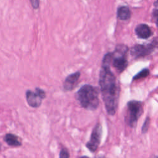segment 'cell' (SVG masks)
<instances>
[{"label":"cell","mask_w":158,"mask_h":158,"mask_svg":"<svg viewBox=\"0 0 158 158\" xmlns=\"http://www.w3.org/2000/svg\"><path fill=\"white\" fill-rule=\"evenodd\" d=\"M111 60L112 52H107L103 57L99 84L107 113L114 115L118 107L120 86L110 70Z\"/></svg>","instance_id":"cell-1"},{"label":"cell","mask_w":158,"mask_h":158,"mask_svg":"<svg viewBox=\"0 0 158 158\" xmlns=\"http://www.w3.org/2000/svg\"><path fill=\"white\" fill-rule=\"evenodd\" d=\"M76 98L80 106L86 110H94L98 107V90L91 85H83L77 92Z\"/></svg>","instance_id":"cell-2"},{"label":"cell","mask_w":158,"mask_h":158,"mask_svg":"<svg viewBox=\"0 0 158 158\" xmlns=\"http://www.w3.org/2000/svg\"><path fill=\"white\" fill-rule=\"evenodd\" d=\"M127 109L125 121L130 127L135 128L143 112V102L139 101L131 100L127 102Z\"/></svg>","instance_id":"cell-3"},{"label":"cell","mask_w":158,"mask_h":158,"mask_svg":"<svg viewBox=\"0 0 158 158\" xmlns=\"http://www.w3.org/2000/svg\"><path fill=\"white\" fill-rule=\"evenodd\" d=\"M128 48L124 44H118L116 46L114 53L112 52L111 63L118 72L123 71L128 65L127 59Z\"/></svg>","instance_id":"cell-4"},{"label":"cell","mask_w":158,"mask_h":158,"mask_svg":"<svg viewBox=\"0 0 158 158\" xmlns=\"http://www.w3.org/2000/svg\"><path fill=\"white\" fill-rule=\"evenodd\" d=\"M157 46V38L151 43L146 44H136L131 49L130 54L135 58L144 57L151 54Z\"/></svg>","instance_id":"cell-5"},{"label":"cell","mask_w":158,"mask_h":158,"mask_svg":"<svg viewBox=\"0 0 158 158\" xmlns=\"http://www.w3.org/2000/svg\"><path fill=\"white\" fill-rule=\"evenodd\" d=\"M26 99L28 104L33 108L39 107L42 102V100L45 98L46 93L44 90L40 88H36L35 91L27 90L25 93Z\"/></svg>","instance_id":"cell-6"},{"label":"cell","mask_w":158,"mask_h":158,"mask_svg":"<svg viewBox=\"0 0 158 158\" xmlns=\"http://www.w3.org/2000/svg\"><path fill=\"white\" fill-rule=\"evenodd\" d=\"M102 133V129L101 125L99 123H96L91 132L90 139L86 144V148L91 152H94L99 146L101 140Z\"/></svg>","instance_id":"cell-7"},{"label":"cell","mask_w":158,"mask_h":158,"mask_svg":"<svg viewBox=\"0 0 158 158\" xmlns=\"http://www.w3.org/2000/svg\"><path fill=\"white\" fill-rule=\"evenodd\" d=\"M80 76V72H77L73 73L67 77L63 83L64 89L65 91L72 90L78 84V79Z\"/></svg>","instance_id":"cell-8"},{"label":"cell","mask_w":158,"mask_h":158,"mask_svg":"<svg viewBox=\"0 0 158 158\" xmlns=\"http://www.w3.org/2000/svg\"><path fill=\"white\" fill-rule=\"evenodd\" d=\"M135 33L138 38L142 39H147L152 34L150 27L144 23H141L136 26Z\"/></svg>","instance_id":"cell-9"},{"label":"cell","mask_w":158,"mask_h":158,"mask_svg":"<svg viewBox=\"0 0 158 158\" xmlns=\"http://www.w3.org/2000/svg\"><path fill=\"white\" fill-rule=\"evenodd\" d=\"M4 141L10 146L19 147L22 146V142L19 137L13 133H6L4 136Z\"/></svg>","instance_id":"cell-10"},{"label":"cell","mask_w":158,"mask_h":158,"mask_svg":"<svg viewBox=\"0 0 158 158\" xmlns=\"http://www.w3.org/2000/svg\"><path fill=\"white\" fill-rule=\"evenodd\" d=\"M117 17L121 20H127L130 18L131 12L127 6H120L117 9Z\"/></svg>","instance_id":"cell-11"},{"label":"cell","mask_w":158,"mask_h":158,"mask_svg":"<svg viewBox=\"0 0 158 158\" xmlns=\"http://www.w3.org/2000/svg\"><path fill=\"white\" fill-rule=\"evenodd\" d=\"M149 74V70L148 69H144L141 71H140L139 73H138L136 75H135L133 77V80H139L143 78L146 77Z\"/></svg>","instance_id":"cell-12"},{"label":"cell","mask_w":158,"mask_h":158,"mask_svg":"<svg viewBox=\"0 0 158 158\" xmlns=\"http://www.w3.org/2000/svg\"><path fill=\"white\" fill-rule=\"evenodd\" d=\"M149 125H150V118L149 116H147L144 123H143V125L141 127V133L143 134H144L148 131V130L149 129Z\"/></svg>","instance_id":"cell-13"},{"label":"cell","mask_w":158,"mask_h":158,"mask_svg":"<svg viewBox=\"0 0 158 158\" xmlns=\"http://www.w3.org/2000/svg\"><path fill=\"white\" fill-rule=\"evenodd\" d=\"M70 154L67 148H63L59 152V158H69Z\"/></svg>","instance_id":"cell-14"},{"label":"cell","mask_w":158,"mask_h":158,"mask_svg":"<svg viewBox=\"0 0 158 158\" xmlns=\"http://www.w3.org/2000/svg\"><path fill=\"white\" fill-rule=\"evenodd\" d=\"M31 4L34 9H38L40 6V0H30Z\"/></svg>","instance_id":"cell-15"},{"label":"cell","mask_w":158,"mask_h":158,"mask_svg":"<svg viewBox=\"0 0 158 158\" xmlns=\"http://www.w3.org/2000/svg\"><path fill=\"white\" fill-rule=\"evenodd\" d=\"M155 4H156V7H155V9H154V11H153V13H152V15H153V17H154V19H155V23H156V22H157V2H156V3H155Z\"/></svg>","instance_id":"cell-16"},{"label":"cell","mask_w":158,"mask_h":158,"mask_svg":"<svg viewBox=\"0 0 158 158\" xmlns=\"http://www.w3.org/2000/svg\"><path fill=\"white\" fill-rule=\"evenodd\" d=\"M94 158H105V157L102 155H98V156H96Z\"/></svg>","instance_id":"cell-17"},{"label":"cell","mask_w":158,"mask_h":158,"mask_svg":"<svg viewBox=\"0 0 158 158\" xmlns=\"http://www.w3.org/2000/svg\"><path fill=\"white\" fill-rule=\"evenodd\" d=\"M149 158H157V155H153V156H152L151 157H149Z\"/></svg>","instance_id":"cell-18"},{"label":"cell","mask_w":158,"mask_h":158,"mask_svg":"<svg viewBox=\"0 0 158 158\" xmlns=\"http://www.w3.org/2000/svg\"><path fill=\"white\" fill-rule=\"evenodd\" d=\"M79 158H89V157H88V156H81V157H80Z\"/></svg>","instance_id":"cell-19"},{"label":"cell","mask_w":158,"mask_h":158,"mask_svg":"<svg viewBox=\"0 0 158 158\" xmlns=\"http://www.w3.org/2000/svg\"><path fill=\"white\" fill-rule=\"evenodd\" d=\"M1 146H2V144H1V143H0V151H1Z\"/></svg>","instance_id":"cell-20"}]
</instances>
